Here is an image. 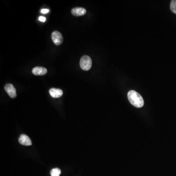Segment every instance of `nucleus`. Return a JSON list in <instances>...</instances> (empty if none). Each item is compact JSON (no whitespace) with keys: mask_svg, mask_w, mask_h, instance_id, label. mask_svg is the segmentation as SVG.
<instances>
[{"mask_svg":"<svg viewBox=\"0 0 176 176\" xmlns=\"http://www.w3.org/2000/svg\"><path fill=\"white\" fill-rule=\"evenodd\" d=\"M128 99L131 104L136 108H142L144 106V102L143 97L138 92L131 90L128 92Z\"/></svg>","mask_w":176,"mask_h":176,"instance_id":"f257e3e1","label":"nucleus"},{"mask_svg":"<svg viewBox=\"0 0 176 176\" xmlns=\"http://www.w3.org/2000/svg\"><path fill=\"white\" fill-rule=\"evenodd\" d=\"M92 66V60L91 57L88 55L82 56L80 60V66L84 71H89Z\"/></svg>","mask_w":176,"mask_h":176,"instance_id":"f03ea898","label":"nucleus"},{"mask_svg":"<svg viewBox=\"0 0 176 176\" xmlns=\"http://www.w3.org/2000/svg\"><path fill=\"white\" fill-rule=\"evenodd\" d=\"M51 39L54 43L57 46L61 45L63 41L62 34L58 31H55L51 34Z\"/></svg>","mask_w":176,"mask_h":176,"instance_id":"7ed1b4c3","label":"nucleus"},{"mask_svg":"<svg viewBox=\"0 0 176 176\" xmlns=\"http://www.w3.org/2000/svg\"><path fill=\"white\" fill-rule=\"evenodd\" d=\"M5 90L11 98H15L17 96L16 90L13 85L11 84H7L5 86Z\"/></svg>","mask_w":176,"mask_h":176,"instance_id":"20e7f679","label":"nucleus"},{"mask_svg":"<svg viewBox=\"0 0 176 176\" xmlns=\"http://www.w3.org/2000/svg\"><path fill=\"white\" fill-rule=\"evenodd\" d=\"M19 142L20 144L25 146H30L32 145V142L30 139L26 135L23 134L19 138Z\"/></svg>","mask_w":176,"mask_h":176,"instance_id":"39448f33","label":"nucleus"},{"mask_svg":"<svg viewBox=\"0 0 176 176\" xmlns=\"http://www.w3.org/2000/svg\"><path fill=\"white\" fill-rule=\"evenodd\" d=\"M32 72L35 76H44L47 73V69L44 67H36L32 69Z\"/></svg>","mask_w":176,"mask_h":176,"instance_id":"423d86ee","label":"nucleus"},{"mask_svg":"<svg viewBox=\"0 0 176 176\" xmlns=\"http://www.w3.org/2000/svg\"><path fill=\"white\" fill-rule=\"evenodd\" d=\"M86 12L87 11L86 10V9L80 7L73 8L71 11L72 15L75 16H83L86 13Z\"/></svg>","mask_w":176,"mask_h":176,"instance_id":"0eeeda50","label":"nucleus"},{"mask_svg":"<svg viewBox=\"0 0 176 176\" xmlns=\"http://www.w3.org/2000/svg\"><path fill=\"white\" fill-rule=\"evenodd\" d=\"M49 93L54 98H59L63 95V91L62 90L56 88H51L49 90Z\"/></svg>","mask_w":176,"mask_h":176,"instance_id":"6e6552de","label":"nucleus"},{"mask_svg":"<svg viewBox=\"0 0 176 176\" xmlns=\"http://www.w3.org/2000/svg\"><path fill=\"white\" fill-rule=\"evenodd\" d=\"M61 173V170L58 168L52 169L51 171V176H59Z\"/></svg>","mask_w":176,"mask_h":176,"instance_id":"1a4fd4ad","label":"nucleus"},{"mask_svg":"<svg viewBox=\"0 0 176 176\" xmlns=\"http://www.w3.org/2000/svg\"><path fill=\"white\" fill-rule=\"evenodd\" d=\"M170 9L173 13L176 14V0H173L171 2Z\"/></svg>","mask_w":176,"mask_h":176,"instance_id":"9d476101","label":"nucleus"},{"mask_svg":"<svg viewBox=\"0 0 176 176\" xmlns=\"http://www.w3.org/2000/svg\"><path fill=\"white\" fill-rule=\"evenodd\" d=\"M39 20L40 21L42 22H45L46 21V18L45 17H43V16H40L39 17Z\"/></svg>","mask_w":176,"mask_h":176,"instance_id":"9b49d317","label":"nucleus"},{"mask_svg":"<svg viewBox=\"0 0 176 176\" xmlns=\"http://www.w3.org/2000/svg\"><path fill=\"white\" fill-rule=\"evenodd\" d=\"M41 12L43 14H47L49 12V10L48 9H43L41 10Z\"/></svg>","mask_w":176,"mask_h":176,"instance_id":"f8f14e48","label":"nucleus"}]
</instances>
